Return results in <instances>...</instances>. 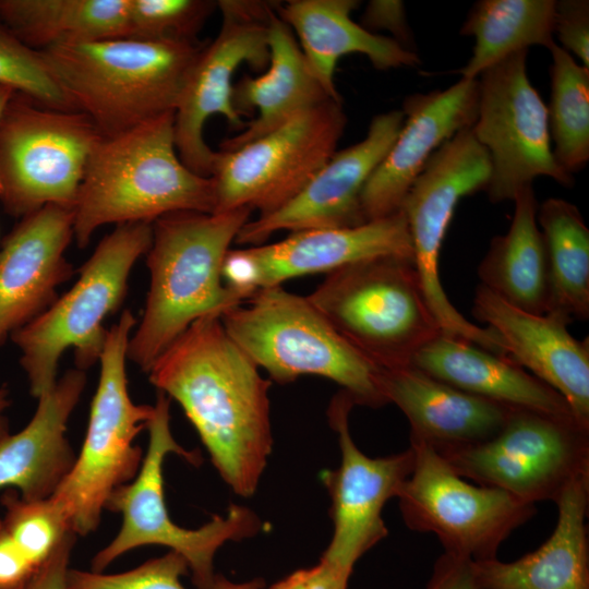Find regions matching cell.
Wrapping results in <instances>:
<instances>
[{"label":"cell","mask_w":589,"mask_h":589,"mask_svg":"<svg viewBox=\"0 0 589 589\" xmlns=\"http://www.w3.org/2000/svg\"><path fill=\"white\" fill-rule=\"evenodd\" d=\"M146 373L158 392L181 406L227 485L252 496L273 447L271 381L232 340L220 316L192 323Z\"/></svg>","instance_id":"1"},{"label":"cell","mask_w":589,"mask_h":589,"mask_svg":"<svg viewBox=\"0 0 589 589\" xmlns=\"http://www.w3.org/2000/svg\"><path fill=\"white\" fill-rule=\"evenodd\" d=\"M252 209L178 212L152 224L146 252L149 288L127 357L147 372L155 359L192 323L221 316L243 300L221 278L230 244Z\"/></svg>","instance_id":"2"},{"label":"cell","mask_w":589,"mask_h":589,"mask_svg":"<svg viewBox=\"0 0 589 589\" xmlns=\"http://www.w3.org/2000/svg\"><path fill=\"white\" fill-rule=\"evenodd\" d=\"M173 123L175 112H169L98 140L73 205V238L80 248L108 224H153L178 212L214 213V181L182 163Z\"/></svg>","instance_id":"3"},{"label":"cell","mask_w":589,"mask_h":589,"mask_svg":"<svg viewBox=\"0 0 589 589\" xmlns=\"http://www.w3.org/2000/svg\"><path fill=\"white\" fill-rule=\"evenodd\" d=\"M195 41L116 37L39 50L72 109L104 137L175 112Z\"/></svg>","instance_id":"4"},{"label":"cell","mask_w":589,"mask_h":589,"mask_svg":"<svg viewBox=\"0 0 589 589\" xmlns=\"http://www.w3.org/2000/svg\"><path fill=\"white\" fill-rule=\"evenodd\" d=\"M148 445L135 478L112 492L106 510L118 513L122 524L111 541L91 561V570L103 573L125 553L146 545H161L187 562L197 589H209L217 575L214 561L229 541L253 537L261 529L259 517L248 507L231 505L227 514L215 515L196 529L177 525L165 501L164 464L175 454L197 466L201 456L181 446L170 428V399L158 392L154 414L147 426Z\"/></svg>","instance_id":"5"},{"label":"cell","mask_w":589,"mask_h":589,"mask_svg":"<svg viewBox=\"0 0 589 589\" xmlns=\"http://www.w3.org/2000/svg\"><path fill=\"white\" fill-rule=\"evenodd\" d=\"M221 322L232 340L272 380L290 383L302 375L328 378L356 405H386L378 368L357 351L308 297L283 286L261 289L229 309Z\"/></svg>","instance_id":"6"},{"label":"cell","mask_w":589,"mask_h":589,"mask_svg":"<svg viewBox=\"0 0 589 589\" xmlns=\"http://www.w3.org/2000/svg\"><path fill=\"white\" fill-rule=\"evenodd\" d=\"M152 237V224L118 225L80 268L75 284L11 335L35 398L58 380L64 350H74L76 369L85 371L99 362L108 334L103 323L122 303L132 267L146 254Z\"/></svg>","instance_id":"7"},{"label":"cell","mask_w":589,"mask_h":589,"mask_svg":"<svg viewBox=\"0 0 589 589\" xmlns=\"http://www.w3.org/2000/svg\"><path fill=\"white\" fill-rule=\"evenodd\" d=\"M306 297L378 369L411 365L442 334L411 257L377 256L339 267Z\"/></svg>","instance_id":"8"},{"label":"cell","mask_w":589,"mask_h":589,"mask_svg":"<svg viewBox=\"0 0 589 589\" xmlns=\"http://www.w3.org/2000/svg\"><path fill=\"white\" fill-rule=\"evenodd\" d=\"M136 324L125 310L107 334L86 434L69 473L50 497L76 536L94 532L115 490L132 481L144 453L135 438L147 430L154 405H137L129 393L125 361Z\"/></svg>","instance_id":"9"},{"label":"cell","mask_w":589,"mask_h":589,"mask_svg":"<svg viewBox=\"0 0 589 589\" xmlns=\"http://www.w3.org/2000/svg\"><path fill=\"white\" fill-rule=\"evenodd\" d=\"M101 137L87 116L13 97L0 117V202L26 216L72 207L89 155Z\"/></svg>","instance_id":"10"},{"label":"cell","mask_w":589,"mask_h":589,"mask_svg":"<svg viewBox=\"0 0 589 589\" xmlns=\"http://www.w3.org/2000/svg\"><path fill=\"white\" fill-rule=\"evenodd\" d=\"M491 173L490 156L472 127L462 129L432 154L407 192L401 209L414 266L442 334L505 354L491 329L471 323L452 304L440 278V253L456 206L462 197L485 190Z\"/></svg>","instance_id":"11"},{"label":"cell","mask_w":589,"mask_h":589,"mask_svg":"<svg viewBox=\"0 0 589 589\" xmlns=\"http://www.w3.org/2000/svg\"><path fill=\"white\" fill-rule=\"evenodd\" d=\"M438 454L479 485L530 504L554 502L568 485L589 478V429L572 417L514 408L493 437Z\"/></svg>","instance_id":"12"},{"label":"cell","mask_w":589,"mask_h":589,"mask_svg":"<svg viewBox=\"0 0 589 589\" xmlns=\"http://www.w3.org/2000/svg\"><path fill=\"white\" fill-rule=\"evenodd\" d=\"M346 123L341 101L329 99L233 151L216 152L214 213L279 209L334 155Z\"/></svg>","instance_id":"13"},{"label":"cell","mask_w":589,"mask_h":589,"mask_svg":"<svg viewBox=\"0 0 589 589\" xmlns=\"http://www.w3.org/2000/svg\"><path fill=\"white\" fill-rule=\"evenodd\" d=\"M411 473L397 493L406 526L437 537L444 552L473 562L495 558L501 544L534 514L526 503L457 474L430 445L410 441Z\"/></svg>","instance_id":"14"},{"label":"cell","mask_w":589,"mask_h":589,"mask_svg":"<svg viewBox=\"0 0 589 589\" xmlns=\"http://www.w3.org/2000/svg\"><path fill=\"white\" fill-rule=\"evenodd\" d=\"M527 53L514 52L478 76L472 131L491 159L485 191L493 203L514 201L540 176L565 187L574 183L554 157L546 106L528 79Z\"/></svg>","instance_id":"15"},{"label":"cell","mask_w":589,"mask_h":589,"mask_svg":"<svg viewBox=\"0 0 589 589\" xmlns=\"http://www.w3.org/2000/svg\"><path fill=\"white\" fill-rule=\"evenodd\" d=\"M279 2L220 0L221 26L213 41L202 47L183 84L175 110V143L182 163L193 172L211 177L216 158L203 137L214 115L231 128L245 122L232 105L233 74L242 64L261 71L268 65L267 27Z\"/></svg>","instance_id":"16"},{"label":"cell","mask_w":589,"mask_h":589,"mask_svg":"<svg viewBox=\"0 0 589 589\" xmlns=\"http://www.w3.org/2000/svg\"><path fill=\"white\" fill-rule=\"evenodd\" d=\"M354 405L342 389L330 401L328 420L338 437L340 464L322 474L330 497L333 534L321 560L349 577L356 563L386 538L382 512L387 501L397 496L414 464L411 446L380 458L361 452L349 429Z\"/></svg>","instance_id":"17"},{"label":"cell","mask_w":589,"mask_h":589,"mask_svg":"<svg viewBox=\"0 0 589 589\" xmlns=\"http://www.w3.org/2000/svg\"><path fill=\"white\" fill-rule=\"evenodd\" d=\"M390 255L413 259L402 209L354 227L293 231L278 242L230 249L223 262L221 278L247 300L291 278L328 274L356 262Z\"/></svg>","instance_id":"18"},{"label":"cell","mask_w":589,"mask_h":589,"mask_svg":"<svg viewBox=\"0 0 589 589\" xmlns=\"http://www.w3.org/2000/svg\"><path fill=\"white\" fill-rule=\"evenodd\" d=\"M404 119L402 110L375 116L362 141L335 152L279 209L249 219L236 242L259 245L281 230L346 228L366 223L361 211L362 190L395 142Z\"/></svg>","instance_id":"19"},{"label":"cell","mask_w":589,"mask_h":589,"mask_svg":"<svg viewBox=\"0 0 589 589\" xmlns=\"http://www.w3.org/2000/svg\"><path fill=\"white\" fill-rule=\"evenodd\" d=\"M478 79H460L444 91L414 94L404 101L401 129L361 193L365 221L401 209L411 184L432 154L477 118Z\"/></svg>","instance_id":"20"},{"label":"cell","mask_w":589,"mask_h":589,"mask_svg":"<svg viewBox=\"0 0 589 589\" xmlns=\"http://www.w3.org/2000/svg\"><path fill=\"white\" fill-rule=\"evenodd\" d=\"M472 314L497 336L508 358L560 393L575 420L589 429L588 338L576 339L564 320L519 310L480 284Z\"/></svg>","instance_id":"21"},{"label":"cell","mask_w":589,"mask_h":589,"mask_svg":"<svg viewBox=\"0 0 589 589\" xmlns=\"http://www.w3.org/2000/svg\"><path fill=\"white\" fill-rule=\"evenodd\" d=\"M72 207L50 204L23 217L0 248V345L58 298L73 274L65 251L73 238Z\"/></svg>","instance_id":"22"},{"label":"cell","mask_w":589,"mask_h":589,"mask_svg":"<svg viewBox=\"0 0 589 589\" xmlns=\"http://www.w3.org/2000/svg\"><path fill=\"white\" fill-rule=\"evenodd\" d=\"M378 385L410 425V441L436 452L484 442L506 423L508 407L441 382L412 365L380 369Z\"/></svg>","instance_id":"23"},{"label":"cell","mask_w":589,"mask_h":589,"mask_svg":"<svg viewBox=\"0 0 589 589\" xmlns=\"http://www.w3.org/2000/svg\"><path fill=\"white\" fill-rule=\"evenodd\" d=\"M85 386V371L75 368L37 398L28 423L0 444V489L31 501L53 495L75 460L67 429Z\"/></svg>","instance_id":"24"},{"label":"cell","mask_w":589,"mask_h":589,"mask_svg":"<svg viewBox=\"0 0 589 589\" xmlns=\"http://www.w3.org/2000/svg\"><path fill=\"white\" fill-rule=\"evenodd\" d=\"M554 503L555 528L537 550L513 562H472L479 589H589V478L568 485Z\"/></svg>","instance_id":"25"},{"label":"cell","mask_w":589,"mask_h":589,"mask_svg":"<svg viewBox=\"0 0 589 589\" xmlns=\"http://www.w3.org/2000/svg\"><path fill=\"white\" fill-rule=\"evenodd\" d=\"M411 365L462 392L508 407L574 418L566 400L551 386L507 356L459 337L440 334L417 352Z\"/></svg>","instance_id":"26"},{"label":"cell","mask_w":589,"mask_h":589,"mask_svg":"<svg viewBox=\"0 0 589 589\" xmlns=\"http://www.w3.org/2000/svg\"><path fill=\"white\" fill-rule=\"evenodd\" d=\"M269 62L265 73L244 75L233 85L232 105L241 115L256 111L242 131L219 145L233 151L256 140L301 112L333 99L312 72L290 27L272 15L267 27ZM335 100V99H334Z\"/></svg>","instance_id":"27"},{"label":"cell","mask_w":589,"mask_h":589,"mask_svg":"<svg viewBox=\"0 0 589 589\" xmlns=\"http://www.w3.org/2000/svg\"><path fill=\"white\" fill-rule=\"evenodd\" d=\"M356 0H290L278 4L277 15L296 33L299 46L318 82L341 101L334 83L338 60L348 53L368 57L378 70L417 67L420 59L392 37L371 33L350 17Z\"/></svg>","instance_id":"28"},{"label":"cell","mask_w":589,"mask_h":589,"mask_svg":"<svg viewBox=\"0 0 589 589\" xmlns=\"http://www.w3.org/2000/svg\"><path fill=\"white\" fill-rule=\"evenodd\" d=\"M510 227L492 239L478 267L480 285L512 306L545 314L549 304V265L544 239L537 223L538 202L532 185L514 199Z\"/></svg>","instance_id":"29"},{"label":"cell","mask_w":589,"mask_h":589,"mask_svg":"<svg viewBox=\"0 0 589 589\" xmlns=\"http://www.w3.org/2000/svg\"><path fill=\"white\" fill-rule=\"evenodd\" d=\"M4 27L38 50L128 37L129 0H0Z\"/></svg>","instance_id":"30"},{"label":"cell","mask_w":589,"mask_h":589,"mask_svg":"<svg viewBox=\"0 0 589 589\" xmlns=\"http://www.w3.org/2000/svg\"><path fill=\"white\" fill-rule=\"evenodd\" d=\"M549 265L551 314L570 324L589 318V229L572 203L550 197L538 206Z\"/></svg>","instance_id":"31"},{"label":"cell","mask_w":589,"mask_h":589,"mask_svg":"<svg viewBox=\"0 0 589 589\" xmlns=\"http://www.w3.org/2000/svg\"><path fill=\"white\" fill-rule=\"evenodd\" d=\"M553 0H481L473 4L460 33L473 36L469 61L458 72L478 79L507 56L532 45L548 49L554 41Z\"/></svg>","instance_id":"32"},{"label":"cell","mask_w":589,"mask_h":589,"mask_svg":"<svg viewBox=\"0 0 589 589\" xmlns=\"http://www.w3.org/2000/svg\"><path fill=\"white\" fill-rule=\"evenodd\" d=\"M551 98L548 110L553 154L558 165L573 175L589 160V68L554 43Z\"/></svg>","instance_id":"33"},{"label":"cell","mask_w":589,"mask_h":589,"mask_svg":"<svg viewBox=\"0 0 589 589\" xmlns=\"http://www.w3.org/2000/svg\"><path fill=\"white\" fill-rule=\"evenodd\" d=\"M1 504L3 526L22 552L39 568L70 536L75 534L51 498L25 500L15 490L8 489Z\"/></svg>","instance_id":"34"},{"label":"cell","mask_w":589,"mask_h":589,"mask_svg":"<svg viewBox=\"0 0 589 589\" xmlns=\"http://www.w3.org/2000/svg\"><path fill=\"white\" fill-rule=\"evenodd\" d=\"M189 574L185 560L173 551L147 560L124 572L97 573L70 568L69 589H187L181 578ZM209 589H263L260 579L244 582L231 581L217 575Z\"/></svg>","instance_id":"35"},{"label":"cell","mask_w":589,"mask_h":589,"mask_svg":"<svg viewBox=\"0 0 589 589\" xmlns=\"http://www.w3.org/2000/svg\"><path fill=\"white\" fill-rule=\"evenodd\" d=\"M216 8L211 0H129L128 37L194 41Z\"/></svg>","instance_id":"36"},{"label":"cell","mask_w":589,"mask_h":589,"mask_svg":"<svg viewBox=\"0 0 589 589\" xmlns=\"http://www.w3.org/2000/svg\"><path fill=\"white\" fill-rule=\"evenodd\" d=\"M0 84L23 93L45 107L73 110L39 50L26 46L1 25Z\"/></svg>","instance_id":"37"},{"label":"cell","mask_w":589,"mask_h":589,"mask_svg":"<svg viewBox=\"0 0 589 589\" xmlns=\"http://www.w3.org/2000/svg\"><path fill=\"white\" fill-rule=\"evenodd\" d=\"M554 36L561 48L577 57L589 68V2L587 0L555 1Z\"/></svg>","instance_id":"38"},{"label":"cell","mask_w":589,"mask_h":589,"mask_svg":"<svg viewBox=\"0 0 589 589\" xmlns=\"http://www.w3.org/2000/svg\"><path fill=\"white\" fill-rule=\"evenodd\" d=\"M360 25L371 33H373V29H385L390 32L395 41L401 45L405 49L412 51L410 49L412 37L407 23L402 1H370L365 7Z\"/></svg>","instance_id":"39"},{"label":"cell","mask_w":589,"mask_h":589,"mask_svg":"<svg viewBox=\"0 0 589 589\" xmlns=\"http://www.w3.org/2000/svg\"><path fill=\"white\" fill-rule=\"evenodd\" d=\"M39 570L19 548L0 518V589H22Z\"/></svg>","instance_id":"40"},{"label":"cell","mask_w":589,"mask_h":589,"mask_svg":"<svg viewBox=\"0 0 589 589\" xmlns=\"http://www.w3.org/2000/svg\"><path fill=\"white\" fill-rule=\"evenodd\" d=\"M349 578L320 558L316 565L298 569L268 589H347Z\"/></svg>","instance_id":"41"},{"label":"cell","mask_w":589,"mask_h":589,"mask_svg":"<svg viewBox=\"0 0 589 589\" xmlns=\"http://www.w3.org/2000/svg\"><path fill=\"white\" fill-rule=\"evenodd\" d=\"M472 562L444 552L436 560L425 589H479Z\"/></svg>","instance_id":"42"},{"label":"cell","mask_w":589,"mask_h":589,"mask_svg":"<svg viewBox=\"0 0 589 589\" xmlns=\"http://www.w3.org/2000/svg\"><path fill=\"white\" fill-rule=\"evenodd\" d=\"M76 536H70L22 589H69L68 573Z\"/></svg>","instance_id":"43"},{"label":"cell","mask_w":589,"mask_h":589,"mask_svg":"<svg viewBox=\"0 0 589 589\" xmlns=\"http://www.w3.org/2000/svg\"><path fill=\"white\" fill-rule=\"evenodd\" d=\"M10 406L9 389L0 386V444L11 434L5 411Z\"/></svg>","instance_id":"44"},{"label":"cell","mask_w":589,"mask_h":589,"mask_svg":"<svg viewBox=\"0 0 589 589\" xmlns=\"http://www.w3.org/2000/svg\"><path fill=\"white\" fill-rule=\"evenodd\" d=\"M14 93L15 91L12 89L11 87L0 84V117L5 106L8 105L10 99L13 97Z\"/></svg>","instance_id":"45"}]
</instances>
